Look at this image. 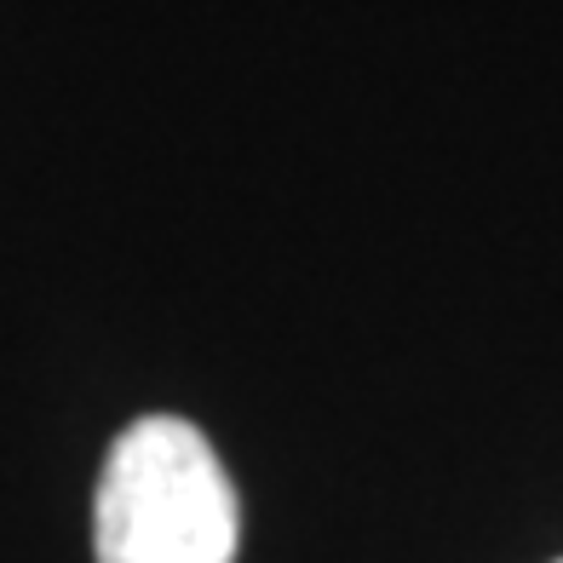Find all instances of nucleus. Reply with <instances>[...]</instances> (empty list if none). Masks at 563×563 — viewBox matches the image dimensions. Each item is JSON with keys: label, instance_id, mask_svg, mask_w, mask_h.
Masks as SVG:
<instances>
[{"label": "nucleus", "instance_id": "1", "mask_svg": "<svg viewBox=\"0 0 563 563\" xmlns=\"http://www.w3.org/2000/svg\"><path fill=\"white\" fill-rule=\"evenodd\" d=\"M92 552L98 563H236V489L190 420L144 415L110 443Z\"/></svg>", "mask_w": 563, "mask_h": 563}]
</instances>
